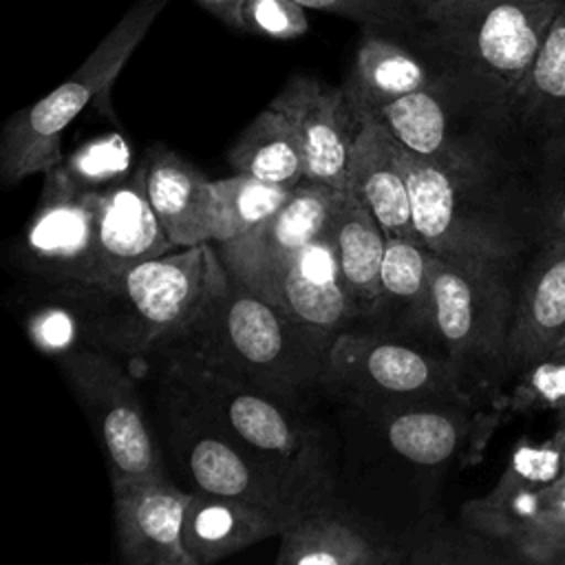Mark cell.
<instances>
[{
    "instance_id": "cell-1",
    "label": "cell",
    "mask_w": 565,
    "mask_h": 565,
    "mask_svg": "<svg viewBox=\"0 0 565 565\" xmlns=\"http://www.w3.org/2000/svg\"><path fill=\"white\" fill-rule=\"evenodd\" d=\"M335 331L298 322L230 276L179 335L150 358H188L298 402L322 388Z\"/></svg>"
},
{
    "instance_id": "cell-2",
    "label": "cell",
    "mask_w": 565,
    "mask_h": 565,
    "mask_svg": "<svg viewBox=\"0 0 565 565\" xmlns=\"http://www.w3.org/2000/svg\"><path fill=\"white\" fill-rule=\"evenodd\" d=\"M168 388L183 395L230 437L265 459L313 501L333 494V472L318 430L298 415V402L274 395L188 358L161 355Z\"/></svg>"
},
{
    "instance_id": "cell-3",
    "label": "cell",
    "mask_w": 565,
    "mask_h": 565,
    "mask_svg": "<svg viewBox=\"0 0 565 565\" xmlns=\"http://www.w3.org/2000/svg\"><path fill=\"white\" fill-rule=\"evenodd\" d=\"M227 280L214 243L174 247L135 265L108 289L106 349L132 362L148 360L194 322Z\"/></svg>"
},
{
    "instance_id": "cell-4",
    "label": "cell",
    "mask_w": 565,
    "mask_h": 565,
    "mask_svg": "<svg viewBox=\"0 0 565 565\" xmlns=\"http://www.w3.org/2000/svg\"><path fill=\"white\" fill-rule=\"evenodd\" d=\"M166 2L139 0L66 82L9 117L0 137V181L4 185H15L35 172L44 174L64 159L62 135L66 126L93 99H106Z\"/></svg>"
},
{
    "instance_id": "cell-5",
    "label": "cell",
    "mask_w": 565,
    "mask_h": 565,
    "mask_svg": "<svg viewBox=\"0 0 565 565\" xmlns=\"http://www.w3.org/2000/svg\"><path fill=\"white\" fill-rule=\"evenodd\" d=\"M565 0H483L439 24L455 79L490 102H514Z\"/></svg>"
},
{
    "instance_id": "cell-6",
    "label": "cell",
    "mask_w": 565,
    "mask_h": 565,
    "mask_svg": "<svg viewBox=\"0 0 565 565\" xmlns=\"http://www.w3.org/2000/svg\"><path fill=\"white\" fill-rule=\"evenodd\" d=\"M322 388L369 415L411 404L466 402L444 353L380 329L335 335Z\"/></svg>"
},
{
    "instance_id": "cell-7",
    "label": "cell",
    "mask_w": 565,
    "mask_h": 565,
    "mask_svg": "<svg viewBox=\"0 0 565 565\" xmlns=\"http://www.w3.org/2000/svg\"><path fill=\"white\" fill-rule=\"evenodd\" d=\"M170 393L174 395L170 402L172 446L179 450L196 490L265 508L289 523L318 503L230 437L183 395L172 388Z\"/></svg>"
},
{
    "instance_id": "cell-8",
    "label": "cell",
    "mask_w": 565,
    "mask_h": 565,
    "mask_svg": "<svg viewBox=\"0 0 565 565\" xmlns=\"http://www.w3.org/2000/svg\"><path fill=\"white\" fill-rule=\"evenodd\" d=\"M497 258L477 254H435L433 302L437 342L455 373L508 351L512 327L508 287Z\"/></svg>"
},
{
    "instance_id": "cell-9",
    "label": "cell",
    "mask_w": 565,
    "mask_h": 565,
    "mask_svg": "<svg viewBox=\"0 0 565 565\" xmlns=\"http://www.w3.org/2000/svg\"><path fill=\"white\" fill-rule=\"evenodd\" d=\"M57 364L95 424L110 483L168 477L137 386L119 355L108 349H79Z\"/></svg>"
},
{
    "instance_id": "cell-10",
    "label": "cell",
    "mask_w": 565,
    "mask_h": 565,
    "mask_svg": "<svg viewBox=\"0 0 565 565\" xmlns=\"http://www.w3.org/2000/svg\"><path fill=\"white\" fill-rule=\"evenodd\" d=\"M99 194L75 185L60 163L49 168L18 243V267L35 280L97 285Z\"/></svg>"
},
{
    "instance_id": "cell-11",
    "label": "cell",
    "mask_w": 565,
    "mask_h": 565,
    "mask_svg": "<svg viewBox=\"0 0 565 565\" xmlns=\"http://www.w3.org/2000/svg\"><path fill=\"white\" fill-rule=\"evenodd\" d=\"M333 194V188L305 179L265 223L238 238L214 243L227 274L267 298L285 265L327 227Z\"/></svg>"
},
{
    "instance_id": "cell-12",
    "label": "cell",
    "mask_w": 565,
    "mask_h": 565,
    "mask_svg": "<svg viewBox=\"0 0 565 565\" xmlns=\"http://www.w3.org/2000/svg\"><path fill=\"white\" fill-rule=\"evenodd\" d=\"M294 126L307 163V179L347 190L349 163L360 119L342 88L307 75L291 77L271 99Z\"/></svg>"
},
{
    "instance_id": "cell-13",
    "label": "cell",
    "mask_w": 565,
    "mask_h": 565,
    "mask_svg": "<svg viewBox=\"0 0 565 565\" xmlns=\"http://www.w3.org/2000/svg\"><path fill=\"white\" fill-rule=\"evenodd\" d=\"M190 490L168 477L113 483L115 534L128 565H194L183 543Z\"/></svg>"
},
{
    "instance_id": "cell-14",
    "label": "cell",
    "mask_w": 565,
    "mask_h": 565,
    "mask_svg": "<svg viewBox=\"0 0 565 565\" xmlns=\"http://www.w3.org/2000/svg\"><path fill=\"white\" fill-rule=\"evenodd\" d=\"M408 172L413 225L422 243L435 254H477L499 258L494 236L466 212V170L441 166L433 159L408 152L402 146Z\"/></svg>"
},
{
    "instance_id": "cell-15",
    "label": "cell",
    "mask_w": 565,
    "mask_h": 565,
    "mask_svg": "<svg viewBox=\"0 0 565 565\" xmlns=\"http://www.w3.org/2000/svg\"><path fill=\"white\" fill-rule=\"evenodd\" d=\"M174 249L150 203L146 159L130 177L99 194L97 285L115 289L135 265Z\"/></svg>"
},
{
    "instance_id": "cell-16",
    "label": "cell",
    "mask_w": 565,
    "mask_h": 565,
    "mask_svg": "<svg viewBox=\"0 0 565 565\" xmlns=\"http://www.w3.org/2000/svg\"><path fill=\"white\" fill-rule=\"evenodd\" d=\"M276 565H402V543L388 539L331 499L316 503L280 534Z\"/></svg>"
},
{
    "instance_id": "cell-17",
    "label": "cell",
    "mask_w": 565,
    "mask_h": 565,
    "mask_svg": "<svg viewBox=\"0 0 565 565\" xmlns=\"http://www.w3.org/2000/svg\"><path fill=\"white\" fill-rule=\"evenodd\" d=\"M265 300L278 305L298 322L335 333L362 320L342 276L329 221L327 227L285 265Z\"/></svg>"
},
{
    "instance_id": "cell-18",
    "label": "cell",
    "mask_w": 565,
    "mask_h": 565,
    "mask_svg": "<svg viewBox=\"0 0 565 565\" xmlns=\"http://www.w3.org/2000/svg\"><path fill=\"white\" fill-rule=\"evenodd\" d=\"M143 159L148 196L170 243L174 247L218 243L223 210L214 181L166 146H152Z\"/></svg>"
},
{
    "instance_id": "cell-19",
    "label": "cell",
    "mask_w": 565,
    "mask_h": 565,
    "mask_svg": "<svg viewBox=\"0 0 565 565\" xmlns=\"http://www.w3.org/2000/svg\"><path fill=\"white\" fill-rule=\"evenodd\" d=\"M108 289L93 282L38 280L24 300L31 344L55 360L79 349H106Z\"/></svg>"
},
{
    "instance_id": "cell-20",
    "label": "cell",
    "mask_w": 565,
    "mask_h": 565,
    "mask_svg": "<svg viewBox=\"0 0 565 565\" xmlns=\"http://www.w3.org/2000/svg\"><path fill=\"white\" fill-rule=\"evenodd\" d=\"M355 115L360 126L353 141L347 190L371 210L386 236H417L402 143L373 113L355 110Z\"/></svg>"
},
{
    "instance_id": "cell-21",
    "label": "cell",
    "mask_w": 565,
    "mask_h": 565,
    "mask_svg": "<svg viewBox=\"0 0 565 565\" xmlns=\"http://www.w3.org/2000/svg\"><path fill=\"white\" fill-rule=\"evenodd\" d=\"M287 519L205 490H192L183 514V543L194 565H212L258 541L280 536Z\"/></svg>"
},
{
    "instance_id": "cell-22",
    "label": "cell",
    "mask_w": 565,
    "mask_h": 565,
    "mask_svg": "<svg viewBox=\"0 0 565 565\" xmlns=\"http://www.w3.org/2000/svg\"><path fill=\"white\" fill-rule=\"evenodd\" d=\"M435 252L417 236H388L382 263V296L371 318L375 329L437 340L433 302Z\"/></svg>"
},
{
    "instance_id": "cell-23",
    "label": "cell",
    "mask_w": 565,
    "mask_h": 565,
    "mask_svg": "<svg viewBox=\"0 0 565 565\" xmlns=\"http://www.w3.org/2000/svg\"><path fill=\"white\" fill-rule=\"evenodd\" d=\"M329 230L347 287L362 320H371L382 296V263L388 236L371 210L349 190H335Z\"/></svg>"
},
{
    "instance_id": "cell-24",
    "label": "cell",
    "mask_w": 565,
    "mask_h": 565,
    "mask_svg": "<svg viewBox=\"0 0 565 565\" xmlns=\"http://www.w3.org/2000/svg\"><path fill=\"white\" fill-rule=\"evenodd\" d=\"M466 402L411 404L375 413L391 448L424 466H437L452 459L470 437L475 422L463 413Z\"/></svg>"
},
{
    "instance_id": "cell-25",
    "label": "cell",
    "mask_w": 565,
    "mask_h": 565,
    "mask_svg": "<svg viewBox=\"0 0 565 565\" xmlns=\"http://www.w3.org/2000/svg\"><path fill=\"white\" fill-rule=\"evenodd\" d=\"M565 335V238L527 285L508 335L505 355L527 362L547 355Z\"/></svg>"
},
{
    "instance_id": "cell-26",
    "label": "cell",
    "mask_w": 565,
    "mask_h": 565,
    "mask_svg": "<svg viewBox=\"0 0 565 565\" xmlns=\"http://www.w3.org/2000/svg\"><path fill=\"white\" fill-rule=\"evenodd\" d=\"M428 66L391 38L369 33L362 38L351 79L344 90L355 110L373 113L413 90L437 84Z\"/></svg>"
},
{
    "instance_id": "cell-27",
    "label": "cell",
    "mask_w": 565,
    "mask_h": 565,
    "mask_svg": "<svg viewBox=\"0 0 565 565\" xmlns=\"http://www.w3.org/2000/svg\"><path fill=\"white\" fill-rule=\"evenodd\" d=\"M373 115L408 152L455 170H468V159L457 152L450 139V115L441 82L402 95L373 110Z\"/></svg>"
},
{
    "instance_id": "cell-28",
    "label": "cell",
    "mask_w": 565,
    "mask_h": 565,
    "mask_svg": "<svg viewBox=\"0 0 565 565\" xmlns=\"http://www.w3.org/2000/svg\"><path fill=\"white\" fill-rule=\"evenodd\" d=\"M234 172L269 183L296 188L307 179V163L300 139L289 119L267 106L238 135L227 152Z\"/></svg>"
},
{
    "instance_id": "cell-29",
    "label": "cell",
    "mask_w": 565,
    "mask_h": 565,
    "mask_svg": "<svg viewBox=\"0 0 565 565\" xmlns=\"http://www.w3.org/2000/svg\"><path fill=\"white\" fill-rule=\"evenodd\" d=\"M530 115L565 117V2L514 97Z\"/></svg>"
},
{
    "instance_id": "cell-30",
    "label": "cell",
    "mask_w": 565,
    "mask_h": 565,
    "mask_svg": "<svg viewBox=\"0 0 565 565\" xmlns=\"http://www.w3.org/2000/svg\"><path fill=\"white\" fill-rule=\"evenodd\" d=\"M223 210V241L238 238L274 216L294 194L296 188L269 183L249 174L214 179Z\"/></svg>"
},
{
    "instance_id": "cell-31",
    "label": "cell",
    "mask_w": 565,
    "mask_h": 565,
    "mask_svg": "<svg viewBox=\"0 0 565 565\" xmlns=\"http://www.w3.org/2000/svg\"><path fill=\"white\" fill-rule=\"evenodd\" d=\"M68 179L90 192H104L124 181L139 166L135 163L130 143L119 132H108L84 141L77 150L60 161Z\"/></svg>"
},
{
    "instance_id": "cell-32",
    "label": "cell",
    "mask_w": 565,
    "mask_h": 565,
    "mask_svg": "<svg viewBox=\"0 0 565 565\" xmlns=\"http://www.w3.org/2000/svg\"><path fill=\"white\" fill-rule=\"evenodd\" d=\"M305 9H318L355 20L364 26H408L419 13L413 0H296ZM422 20V18H419Z\"/></svg>"
},
{
    "instance_id": "cell-33",
    "label": "cell",
    "mask_w": 565,
    "mask_h": 565,
    "mask_svg": "<svg viewBox=\"0 0 565 565\" xmlns=\"http://www.w3.org/2000/svg\"><path fill=\"white\" fill-rule=\"evenodd\" d=\"M305 7L296 0H245L241 29L274 40H291L307 31Z\"/></svg>"
},
{
    "instance_id": "cell-34",
    "label": "cell",
    "mask_w": 565,
    "mask_h": 565,
    "mask_svg": "<svg viewBox=\"0 0 565 565\" xmlns=\"http://www.w3.org/2000/svg\"><path fill=\"white\" fill-rule=\"evenodd\" d=\"M558 452L521 448L512 463V477L523 481H550L558 477Z\"/></svg>"
},
{
    "instance_id": "cell-35",
    "label": "cell",
    "mask_w": 565,
    "mask_h": 565,
    "mask_svg": "<svg viewBox=\"0 0 565 565\" xmlns=\"http://www.w3.org/2000/svg\"><path fill=\"white\" fill-rule=\"evenodd\" d=\"M530 388L550 404H565V360H543L530 375Z\"/></svg>"
},
{
    "instance_id": "cell-36",
    "label": "cell",
    "mask_w": 565,
    "mask_h": 565,
    "mask_svg": "<svg viewBox=\"0 0 565 565\" xmlns=\"http://www.w3.org/2000/svg\"><path fill=\"white\" fill-rule=\"evenodd\" d=\"M479 2H483V0H413L419 18L433 26L479 4Z\"/></svg>"
},
{
    "instance_id": "cell-37",
    "label": "cell",
    "mask_w": 565,
    "mask_h": 565,
    "mask_svg": "<svg viewBox=\"0 0 565 565\" xmlns=\"http://www.w3.org/2000/svg\"><path fill=\"white\" fill-rule=\"evenodd\" d=\"M207 11H212L216 18H221L225 24L241 29V9L245 0H196Z\"/></svg>"
},
{
    "instance_id": "cell-38",
    "label": "cell",
    "mask_w": 565,
    "mask_h": 565,
    "mask_svg": "<svg viewBox=\"0 0 565 565\" xmlns=\"http://www.w3.org/2000/svg\"><path fill=\"white\" fill-rule=\"evenodd\" d=\"M558 488H565V435H563V472H561Z\"/></svg>"
},
{
    "instance_id": "cell-39",
    "label": "cell",
    "mask_w": 565,
    "mask_h": 565,
    "mask_svg": "<svg viewBox=\"0 0 565 565\" xmlns=\"http://www.w3.org/2000/svg\"><path fill=\"white\" fill-rule=\"evenodd\" d=\"M561 225H563V230H565V203H563V207H561Z\"/></svg>"
},
{
    "instance_id": "cell-40",
    "label": "cell",
    "mask_w": 565,
    "mask_h": 565,
    "mask_svg": "<svg viewBox=\"0 0 565 565\" xmlns=\"http://www.w3.org/2000/svg\"><path fill=\"white\" fill-rule=\"evenodd\" d=\"M556 547H561V550H565V543H561V545H556ZM556 547H554V550H556Z\"/></svg>"
}]
</instances>
